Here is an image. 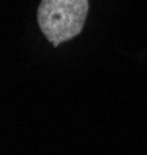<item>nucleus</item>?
<instances>
[{
  "mask_svg": "<svg viewBox=\"0 0 147 155\" xmlns=\"http://www.w3.org/2000/svg\"><path fill=\"white\" fill-rule=\"evenodd\" d=\"M88 12V0H42L37 22L53 44H60L81 33Z\"/></svg>",
  "mask_w": 147,
  "mask_h": 155,
  "instance_id": "nucleus-1",
  "label": "nucleus"
}]
</instances>
